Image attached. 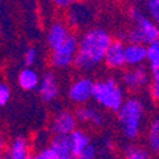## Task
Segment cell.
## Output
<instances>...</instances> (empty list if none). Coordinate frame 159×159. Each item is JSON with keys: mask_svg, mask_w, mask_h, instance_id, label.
I'll use <instances>...</instances> for the list:
<instances>
[{"mask_svg": "<svg viewBox=\"0 0 159 159\" xmlns=\"http://www.w3.org/2000/svg\"><path fill=\"white\" fill-rule=\"evenodd\" d=\"M69 139L71 143V150H73L74 158L89 144V136L80 129H75L69 135Z\"/></svg>", "mask_w": 159, "mask_h": 159, "instance_id": "cell-18", "label": "cell"}, {"mask_svg": "<svg viewBox=\"0 0 159 159\" xmlns=\"http://www.w3.org/2000/svg\"><path fill=\"white\" fill-rule=\"evenodd\" d=\"M25 159H34V154H32V153H31V154H30L27 158H25Z\"/></svg>", "mask_w": 159, "mask_h": 159, "instance_id": "cell-29", "label": "cell"}, {"mask_svg": "<svg viewBox=\"0 0 159 159\" xmlns=\"http://www.w3.org/2000/svg\"><path fill=\"white\" fill-rule=\"evenodd\" d=\"M24 64L27 65V68H31V66L36 62V59H37V50L34 47H28L24 52Z\"/></svg>", "mask_w": 159, "mask_h": 159, "instance_id": "cell-23", "label": "cell"}, {"mask_svg": "<svg viewBox=\"0 0 159 159\" xmlns=\"http://www.w3.org/2000/svg\"><path fill=\"white\" fill-rule=\"evenodd\" d=\"M130 18L135 24L134 28H131L126 34V38L130 41V43L148 46L149 43L158 41V25L145 16L139 8L132 7L130 9Z\"/></svg>", "mask_w": 159, "mask_h": 159, "instance_id": "cell-3", "label": "cell"}, {"mask_svg": "<svg viewBox=\"0 0 159 159\" xmlns=\"http://www.w3.org/2000/svg\"><path fill=\"white\" fill-rule=\"evenodd\" d=\"M39 84L38 93L39 97L43 99V102H51L54 101L59 94V84L56 80V76L54 73L47 71L42 78Z\"/></svg>", "mask_w": 159, "mask_h": 159, "instance_id": "cell-10", "label": "cell"}, {"mask_svg": "<svg viewBox=\"0 0 159 159\" xmlns=\"http://www.w3.org/2000/svg\"><path fill=\"white\" fill-rule=\"evenodd\" d=\"M74 116L76 118V122L80 121L84 124H92L96 126H101L104 122L103 115L93 106H82V107L76 110Z\"/></svg>", "mask_w": 159, "mask_h": 159, "instance_id": "cell-13", "label": "cell"}, {"mask_svg": "<svg viewBox=\"0 0 159 159\" xmlns=\"http://www.w3.org/2000/svg\"><path fill=\"white\" fill-rule=\"evenodd\" d=\"M145 60L149 61L152 82H159V42L154 41L147 46V57Z\"/></svg>", "mask_w": 159, "mask_h": 159, "instance_id": "cell-16", "label": "cell"}, {"mask_svg": "<svg viewBox=\"0 0 159 159\" xmlns=\"http://www.w3.org/2000/svg\"><path fill=\"white\" fill-rule=\"evenodd\" d=\"M93 84L94 82L89 78H79L75 82L71 83V85L68 89L69 98L78 104L87 103L92 98V92H93Z\"/></svg>", "mask_w": 159, "mask_h": 159, "instance_id": "cell-6", "label": "cell"}, {"mask_svg": "<svg viewBox=\"0 0 159 159\" xmlns=\"http://www.w3.org/2000/svg\"><path fill=\"white\" fill-rule=\"evenodd\" d=\"M48 148L54 152L57 159H74L71 150V143L69 136H57L55 135L51 139Z\"/></svg>", "mask_w": 159, "mask_h": 159, "instance_id": "cell-11", "label": "cell"}, {"mask_svg": "<svg viewBox=\"0 0 159 159\" xmlns=\"http://www.w3.org/2000/svg\"><path fill=\"white\" fill-rule=\"evenodd\" d=\"M39 78L38 74L31 69V68H24L18 74V84L24 90H32L38 87Z\"/></svg>", "mask_w": 159, "mask_h": 159, "instance_id": "cell-17", "label": "cell"}, {"mask_svg": "<svg viewBox=\"0 0 159 159\" xmlns=\"http://www.w3.org/2000/svg\"><path fill=\"white\" fill-rule=\"evenodd\" d=\"M150 94L153 97V99H158L159 98V82H152L150 84Z\"/></svg>", "mask_w": 159, "mask_h": 159, "instance_id": "cell-26", "label": "cell"}, {"mask_svg": "<svg viewBox=\"0 0 159 159\" xmlns=\"http://www.w3.org/2000/svg\"><path fill=\"white\" fill-rule=\"evenodd\" d=\"M97 155V149L93 144H88L87 147L79 153L74 159H94Z\"/></svg>", "mask_w": 159, "mask_h": 159, "instance_id": "cell-21", "label": "cell"}, {"mask_svg": "<svg viewBox=\"0 0 159 159\" xmlns=\"http://www.w3.org/2000/svg\"><path fill=\"white\" fill-rule=\"evenodd\" d=\"M148 144L149 148L157 153L159 150V121L154 120L150 125L149 134H148Z\"/></svg>", "mask_w": 159, "mask_h": 159, "instance_id": "cell-19", "label": "cell"}, {"mask_svg": "<svg viewBox=\"0 0 159 159\" xmlns=\"http://www.w3.org/2000/svg\"><path fill=\"white\" fill-rule=\"evenodd\" d=\"M125 43L121 39H112L104 52L103 61L111 69H120L125 65Z\"/></svg>", "mask_w": 159, "mask_h": 159, "instance_id": "cell-8", "label": "cell"}, {"mask_svg": "<svg viewBox=\"0 0 159 159\" xmlns=\"http://www.w3.org/2000/svg\"><path fill=\"white\" fill-rule=\"evenodd\" d=\"M70 32L68 25L62 22H55L51 24V27L48 28L47 32V43L48 46L54 50L57 46H60L66 38L69 37Z\"/></svg>", "mask_w": 159, "mask_h": 159, "instance_id": "cell-12", "label": "cell"}, {"mask_svg": "<svg viewBox=\"0 0 159 159\" xmlns=\"http://www.w3.org/2000/svg\"><path fill=\"white\" fill-rule=\"evenodd\" d=\"M144 103L138 98H127L117 111V118L125 138L135 139L140 134L141 122L144 118Z\"/></svg>", "mask_w": 159, "mask_h": 159, "instance_id": "cell-2", "label": "cell"}, {"mask_svg": "<svg viewBox=\"0 0 159 159\" xmlns=\"http://www.w3.org/2000/svg\"><path fill=\"white\" fill-rule=\"evenodd\" d=\"M54 3H55L57 7H69V5L73 4L70 0H55Z\"/></svg>", "mask_w": 159, "mask_h": 159, "instance_id": "cell-27", "label": "cell"}, {"mask_svg": "<svg viewBox=\"0 0 159 159\" xmlns=\"http://www.w3.org/2000/svg\"><path fill=\"white\" fill-rule=\"evenodd\" d=\"M78 47V38L75 34H69L65 41L52 50L51 62L55 68H66L74 62V57L76 54Z\"/></svg>", "mask_w": 159, "mask_h": 159, "instance_id": "cell-5", "label": "cell"}, {"mask_svg": "<svg viewBox=\"0 0 159 159\" xmlns=\"http://www.w3.org/2000/svg\"><path fill=\"white\" fill-rule=\"evenodd\" d=\"M149 79H150V75L147 68L143 65H139L124 73L122 84L129 89H138L145 84H148Z\"/></svg>", "mask_w": 159, "mask_h": 159, "instance_id": "cell-9", "label": "cell"}, {"mask_svg": "<svg viewBox=\"0 0 159 159\" xmlns=\"http://www.w3.org/2000/svg\"><path fill=\"white\" fill-rule=\"evenodd\" d=\"M31 154L30 144L24 138H16L4 150V159H25Z\"/></svg>", "mask_w": 159, "mask_h": 159, "instance_id": "cell-14", "label": "cell"}, {"mask_svg": "<svg viewBox=\"0 0 159 159\" xmlns=\"http://www.w3.org/2000/svg\"><path fill=\"white\" fill-rule=\"evenodd\" d=\"M4 145H3V143L0 141V159H4Z\"/></svg>", "mask_w": 159, "mask_h": 159, "instance_id": "cell-28", "label": "cell"}, {"mask_svg": "<svg viewBox=\"0 0 159 159\" xmlns=\"http://www.w3.org/2000/svg\"><path fill=\"white\" fill-rule=\"evenodd\" d=\"M92 98L103 108L117 112L125 101V93L115 78H107L93 84Z\"/></svg>", "mask_w": 159, "mask_h": 159, "instance_id": "cell-4", "label": "cell"}, {"mask_svg": "<svg viewBox=\"0 0 159 159\" xmlns=\"http://www.w3.org/2000/svg\"><path fill=\"white\" fill-rule=\"evenodd\" d=\"M126 159H150V154L143 148H132L129 150Z\"/></svg>", "mask_w": 159, "mask_h": 159, "instance_id": "cell-22", "label": "cell"}, {"mask_svg": "<svg viewBox=\"0 0 159 159\" xmlns=\"http://www.w3.org/2000/svg\"><path fill=\"white\" fill-rule=\"evenodd\" d=\"M145 7H147L149 17L153 18L152 20H154V23L158 22L159 19V2L158 0H148L145 3Z\"/></svg>", "mask_w": 159, "mask_h": 159, "instance_id": "cell-20", "label": "cell"}, {"mask_svg": "<svg viewBox=\"0 0 159 159\" xmlns=\"http://www.w3.org/2000/svg\"><path fill=\"white\" fill-rule=\"evenodd\" d=\"M34 159H57V157L47 147V148H42L37 154H34Z\"/></svg>", "mask_w": 159, "mask_h": 159, "instance_id": "cell-25", "label": "cell"}, {"mask_svg": "<svg viewBox=\"0 0 159 159\" xmlns=\"http://www.w3.org/2000/svg\"><path fill=\"white\" fill-rule=\"evenodd\" d=\"M125 65L130 66H139L145 61L147 57V46L136 45V43H129L125 45Z\"/></svg>", "mask_w": 159, "mask_h": 159, "instance_id": "cell-15", "label": "cell"}, {"mask_svg": "<svg viewBox=\"0 0 159 159\" xmlns=\"http://www.w3.org/2000/svg\"><path fill=\"white\" fill-rule=\"evenodd\" d=\"M10 98V88L5 83H0V106H4Z\"/></svg>", "mask_w": 159, "mask_h": 159, "instance_id": "cell-24", "label": "cell"}, {"mask_svg": "<svg viewBox=\"0 0 159 159\" xmlns=\"http://www.w3.org/2000/svg\"><path fill=\"white\" fill-rule=\"evenodd\" d=\"M112 41L111 34L99 27L90 28L78 39L74 65L82 70H90L98 66L104 57V52Z\"/></svg>", "mask_w": 159, "mask_h": 159, "instance_id": "cell-1", "label": "cell"}, {"mask_svg": "<svg viewBox=\"0 0 159 159\" xmlns=\"http://www.w3.org/2000/svg\"><path fill=\"white\" fill-rule=\"evenodd\" d=\"M76 129V118L70 111H60L51 121V131L57 136H69Z\"/></svg>", "mask_w": 159, "mask_h": 159, "instance_id": "cell-7", "label": "cell"}]
</instances>
